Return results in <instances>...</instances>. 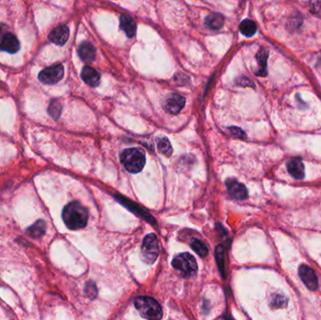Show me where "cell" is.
<instances>
[{
	"label": "cell",
	"instance_id": "obj_21",
	"mask_svg": "<svg viewBox=\"0 0 321 320\" xmlns=\"http://www.w3.org/2000/svg\"><path fill=\"white\" fill-rule=\"evenodd\" d=\"M191 247L192 249L196 252V253L200 255L201 257H205L207 254H208V248L206 246V244L204 243L203 241L199 240H194L191 242Z\"/></svg>",
	"mask_w": 321,
	"mask_h": 320
},
{
	"label": "cell",
	"instance_id": "obj_9",
	"mask_svg": "<svg viewBox=\"0 0 321 320\" xmlns=\"http://www.w3.org/2000/svg\"><path fill=\"white\" fill-rule=\"evenodd\" d=\"M185 105V98L179 94L173 93L167 97L164 102V109L172 115L179 113Z\"/></svg>",
	"mask_w": 321,
	"mask_h": 320
},
{
	"label": "cell",
	"instance_id": "obj_10",
	"mask_svg": "<svg viewBox=\"0 0 321 320\" xmlns=\"http://www.w3.org/2000/svg\"><path fill=\"white\" fill-rule=\"evenodd\" d=\"M69 35H70L69 27L66 25H59L58 27H55L49 33L48 39L50 41H52L53 43L62 46L65 44L69 39Z\"/></svg>",
	"mask_w": 321,
	"mask_h": 320
},
{
	"label": "cell",
	"instance_id": "obj_3",
	"mask_svg": "<svg viewBox=\"0 0 321 320\" xmlns=\"http://www.w3.org/2000/svg\"><path fill=\"white\" fill-rule=\"evenodd\" d=\"M134 305L140 314L149 320H160L162 317V308L156 300L150 297H137Z\"/></svg>",
	"mask_w": 321,
	"mask_h": 320
},
{
	"label": "cell",
	"instance_id": "obj_24",
	"mask_svg": "<svg viewBox=\"0 0 321 320\" xmlns=\"http://www.w3.org/2000/svg\"><path fill=\"white\" fill-rule=\"evenodd\" d=\"M85 293L89 298L94 299L97 295V287L95 286V284H93L92 282H88L85 286Z\"/></svg>",
	"mask_w": 321,
	"mask_h": 320
},
{
	"label": "cell",
	"instance_id": "obj_8",
	"mask_svg": "<svg viewBox=\"0 0 321 320\" xmlns=\"http://www.w3.org/2000/svg\"><path fill=\"white\" fill-rule=\"evenodd\" d=\"M299 274L303 284L308 287L310 290H315L318 287L317 276L314 270L307 265H302L299 268Z\"/></svg>",
	"mask_w": 321,
	"mask_h": 320
},
{
	"label": "cell",
	"instance_id": "obj_4",
	"mask_svg": "<svg viewBox=\"0 0 321 320\" xmlns=\"http://www.w3.org/2000/svg\"><path fill=\"white\" fill-rule=\"evenodd\" d=\"M172 265L177 271L180 272L184 277H191L197 274V261L190 253L177 254L172 261Z\"/></svg>",
	"mask_w": 321,
	"mask_h": 320
},
{
	"label": "cell",
	"instance_id": "obj_16",
	"mask_svg": "<svg viewBox=\"0 0 321 320\" xmlns=\"http://www.w3.org/2000/svg\"><path fill=\"white\" fill-rule=\"evenodd\" d=\"M268 57H269V53H268V50L265 49V48H261L258 53L256 55V60H257V63H258V66H259V70L256 71V74L259 76H266L268 74V71H267V60H268Z\"/></svg>",
	"mask_w": 321,
	"mask_h": 320
},
{
	"label": "cell",
	"instance_id": "obj_5",
	"mask_svg": "<svg viewBox=\"0 0 321 320\" xmlns=\"http://www.w3.org/2000/svg\"><path fill=\"white\" fill-rule=\"evenodd\" d=\"M141 254L143 260L148 264H152L157 259L159 254V243L156 235L150 234L145 238L141 248Z\"/></svg>",
	"mask_w": 321,
	"mask_h": 320
},
{
	"label": "cell",
	"instance_id": "obj_25",
	"mask_svg": "<svg viewBox=\"0 0 321 320\" xmlns=\"http://www.w3.org/2000/svg\"><path fill=\"white\" fill-rule=\"evenodd\" d=\"M230 130L231 134H233L234 136H236V137H239V138H244L245 137L244 132L242 129H240L238 127H231Z\"/></svg>",
	"mask_w": 321,
	"mask_h": 320
},
{
	"label": "cell",
	"instance_id": "obj_20",
	"mask_svg": "<svg viewBox=\"0 0 321 320\" xmlns=\"http://www.w3.org/2000/svg\"><path fill=\"white\" fill-rule=\"evenodd\" d=\"M158 149L162 154L165 156H171L173 152V148L171 146L170 141L168 140L166 137H162L158 140Z\"/></svg>",
	"mask_w": 321,
	"mask_h": 320
},
{
	"label": "cell",
	"instance_id": "obj_22",
	"mask_svg": "<svg viewBox=\"0 0 321 320\" xmlns=\"http://www.w3.org/2000/svg\"><path fill=\"white\" fill-rule=\"evenodd\" d=\"M61 108H62V106L60 105V103L58 100H53L52 102L50 103V106L48 108V112H49L51 117L57 120L60 116Z\"/></svg>",
	"mask_w": 321,
	"mask_h": 320
},
{
	"label": "cell",
	"instance_id": "obj_13",
	"mask_svg": "<svg viewBox=\"0 0 321 320\" xmlns=\"http://www.w3.org/2000/svg\"><path fill=\"white\" fill-rule=\"evenodd\" d=\"M81 77L85 84H87L90 87H97L101 79V75L99 74L98 71L89 66H85L83 68Z\"/></svg>",
	"mask_w": 321,
	"mask_h": 320
},
{
	"label": "cell",
	"instance_id": "obj_23",
	"mask_svg": "<svg viewBox=\"0 0 321 320\" xmlns=\"http://www.w3.org/2000/svg\"><path fill=\"white\" fill-rule=\"evenodd\" d=\"M217 261H218V265L220 268V271L222 272L223 275H224V264H223V248L222 246H219L217 248L216 251Z\"/></svg>",
	"mask_w": 321,
	"mask_h": 320
},
{
	"label": "cell",
	"instance_id": "obj_2",
	"mask_svg": "<svg viewBox=\"0 0 321 320\" xmlns=\"http://www.w3.org/2000/svg\"><path fill=\"white\" fill-rule=\"evenodd\" d=\"M120 161L125 169L130 173L141 172L146 165L145 154L138 148H127L120 155Z\"/></svg>",
	"mask_w": 321,
	"mask_h": 320
},
{
	"label": "cell",
	"instance_id": "obj_1",
	"mask_svg": "<svg viewBox=\"0 0 321 320\" xmlns=\"http://www.w3.org/2000/svg\"><path fill=\"white\" fill-rule=\"evenodd\" d=\"M62 219L69 229L78 230L86 226L88 212L78 202H71L63 208Z\"/></svg>",
	"mask_w": 321,
	"mask_h": 320
},
{
	"label": "cell",
	"instance_id": "obj_12",
	"mask_svg": "<svg viewBox=\"0 0 321 320\" xmlns=\"http://www.w3.org/2000/svg\"><path fill=\"white\" fill-rule=\"evenodd\" d=\"M20 49L19 40L13 33H7L0 43V50L10 54L17 53Z\"/></svg>",
	"mask_w": 321,
	"mask_h": 320
},
{
	"label": "cell",
	"instance_id": "obj_15",
	"mask_svg": "<svg viewBox=\"0 0 321 320\" xmlns=\"http://www.w3.org/2000/svg\"><path fill=\"white\" fill-rule=\"evenodd\" d=\"M120 27L129 38H132L136 33V23L128 15L120 16Z\"/></svg>",
	"mask_w": 321,
	"mask_h": 320
},
{
	"label": "cell",
	"instance_id": "obj_17",
	"mask_svg": "<svg viewBox=\"0 0 321 320\" xmlns=\"http://www.w3.org/2000/svg\"><path fill=\"white\" fill-rule=\"evenodd\" d=\"M45 222L43 220H39L35 222L32 226H30L26 229V233L33 239H39L45 234Z\"/></svg>",
	"mask_w": 321,
	"mask_h": 320
},
{
	"label": "cell",
	"instance_id": "obj_27",
	"mask_svg": "<svg viewBox=\"0 0 321 320\" xmlns=\"http://www.w3.org/2000/svg\"><path fill=\"white\" fill-rule=\"evenodd\" d=\"M7 34V26L5 24H0V43Z\"/></svg>",
	"mask_w": 321,
	"mask_h": 320
},
{
	"label": "cell",
	"instance_id": "obj_14",
	"mask_svg": "<svg viewBox=\"0 0 321 320\" xmlns=\"http://www.w3.org/2000/svg\"><path fill=\"white\" fill-rule=\"evenodd\" d=\"M78 55L80 59L85 62H92L96 58L95 47L90 42H82L78 48Z\"/></svg>",
	"mask_w": 321,
	"mask_h": 320
},
{
	"label": "cell",
	"instance_id": "obj_26",
	"mask_svg": "<svg viewBox=\"0 0 321 320\" xmlns=\"http://www.w3.org/2000/svg\"><path fill=\"white\" fill-rule=\"evenodd\" d=\"M311 5H312V8H311V12H312L313 14L321 15L320 2H313V3H311Z\"/></svg>",
	"mask_w": 321,
	"mask_h": 320
},
{
	"label": "cell",
	"instance_id": "obj_7",
	"mask_svg": "<svg viewBox=\"0 0 321 320\" xmlns=\"http://www.w3.org/2000/svg\"><path fill=\"white\" fill-rule=\"evenodd\" d=\"M225 185L227 188V192L232 198L237 200H243L247 198L248 191L243 183L234 179H228L225 182Z\"/></svg>",
	"mask_w": 321,
	"mask_h": 320
},
{
	"label": "cell",
	"instance_id": "obj_19",
	"mask_svg": "<svg viewBox=\"0 0 321 320\" xmlns=\"http://www.w3.org/2000/svg\"><path fill=\"white\" fill-rule=\"evenodd\" d=\"M241 32L246 37H252L256 32V25L254 21L246 19L243 20L240 25Z\"/></svg>",
	"mask_w": 321,
	"mask_h": 320
},
{
	"label": "cell",
	"instance_id": "obj_11",
	"mask_svg": "<svg viewBox=\"0 0 321 320\" xmlns=\"http://www.w3.org/2000/svg\"><path fill=\"white\" fill-rule=\"evenodd\" d=\"M289 174L296 180H303L305 176V168L301 158H293L288 164Z\"/></svg>",
	"mask_w": 321,
	"mask_h": 320
},
{
	"label": "cell",
	"instance_id": "obj_18",
	"mask_svg": "<svg viewBox=\"0 0 321 320\" xmlns=\"http://www.w3.org/2000/svg\"><path fill=\"white\" fill-rule=\"evenodd\" d=\"M206 26L212 30H218L223 27L224 23V18L223 15L220 14H210L206 18Z\"/></svg>",
	"mask_w": 321,
	"mask_h": 320
},
{
	"label": "cell",
	"instance_id": "obj_6",
	"mask_svg": "<svg viewBox=\"0 0 321 320\" xmlns=\"http://www.w3.org/2000/svg\"><path fill=\"white\" fill-rule=\"evenodd\" d=\"M64 68L61 64L53 65L51 67L42 70L39 74V80L47 85L57 84L63 78Z\"/></svg>",
	"mask_w": 321,
	"mask_h": 320
}]
</instances>
